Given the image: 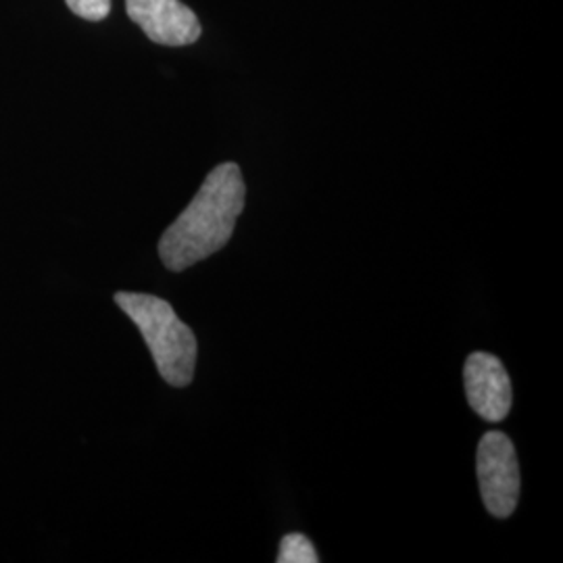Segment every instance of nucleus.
Instances as JSON below:
<instances>
[{
  "instance_id": "obj_1",
  "label": "nucleus",
  "mask_w": 563,
  "mask_h": 563,
  "mask_svg": "<svg viewBox=\"0 0 563 563\" xmlns=\"http://www.w3.org/2000/svg\"><path fill=\"white\" fill-rule=\"evenodd\" d=\"M246 186L236 163L218 165L180 218L163 232L159 257L169 272H184L222 251L244 209Z\"/></svg>"
},
{
  "instance_id": "obj_4",
  "label": "nucleus",
  "mask_w": 563,
  "mask_h": 563,
  "mask_svg": "<svg viewBox=\"0 0 563 563\" xmlns=\"http://www.w3.org/2000/svg\"><path fill=\"white\" fill-rule=\"evenodd\" d=\"M470 407L486 422H504L511 409V380L499 357L472 353L463 367Z\"/></svg>"
},
{
  "instance_id": "obj_2",
  "label": "nucleus",
  "mask_w": 563,
  "mask_h": 563,
  "mask_svg": "<svg viewBox=\"0 0 563 563\" xmlns=\"http://www.w3.org/2000/svg\"><path fill=\"white\" fill-rule=\"evenodd\" d=\"M115 302L141 330L163 380L176 388L192 383L199 344L195 332L176 316L174 307L144 292H118Z\"/></svg>"
},
{
  "instance_id": "obj_5",
  "label": "nucleus",
  "mask_w": 563,
  "mask_h": 563,
  "mask_svg": "<svg viewBox=\"0 0 563 563\" xmlns=\"http://www.w3.org/2000/svg\"><path fill=\"white\" fill-rule=\"evenodd\" d=\"M128 15L157 44L186 46L199 41L201 23L180 0H125Z\"/></svg>"
},
{
  "instance_id": "obj_3",
  "label": "nucleus",
  "mask_w": 563,
  "mask_h": 563,
  "mask_svg": "<svg viewBox=\"0 0 563 563\" xmlns=\"http://www.w3.org/2000/svg\"><path fill=\"white\" fill-rule=\"evenodd\" d=\"M484 507L495 518H509L520 499V465L516 446L504 432H486L476 455Z\"/></svg>"
},
{
  "instance_id": "obj_7",
  "label": "nucleus",
  "mask_w": 563,
  "mask_h": 563,
  "mask_svg": "<svg viewBox=\"0 0 563 563\" xmlns=\"http://www.w3.org/2000/svg\"><path fill=\"white\" fill-rule=\"evenodd\" d=\"M67 7L88 21H102L111 13V0H65Z\"/></svg>"
},
{
  "instance_id": "obj_6",
  "label": "nucleus",
  "mask_w": 563,
  "mask_h": 563,
  "mask_svg": "<svg viewBox=\"0 0 563 563\" xmlns=\"http://www.w3.org/2000/svg\"><path fill=\"white\" fill-rule=\"evenodd\" d=\"M318 551L305 534H286L282 539L278 563H318Z\"/></svg>"
}]
</instances>
